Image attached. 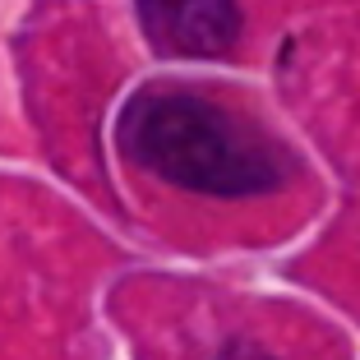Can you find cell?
<instances>
[{"mask_svg":"<svg viewBox=\"0 0 360 360\" xmlns=\"http://www.w3.org/2000/svg\"><path fill=\"white\" fill-rule=\"evenodd\" d=\"M120 143L143 171L180 190L250 199L286 180V153L226 106L176 88L139 93L120 116Z\"/></svg>","mask_w":360,"mask_h":360,"instance_id":"cell-1","label":"cell"},{"mask_svg":"<svg viewBox=\"0 0 360 360\" xmlns=\"http://www.w3.org/2000/svg\"><path fill=\"white\" fill-rule=\"evenodd\" d=\"M148 42L167 56H226L240 32L236 0H134Z\"/></svg>","mask_w":360,"mask_h":360,"instance_id":"cell-2","label":"cell"},{"mask_svg":"<svg viewBox=\"0 0 360 360\" xmlns=\"http://www.w3.org/2000/svg\"><path fill=\"white\" fill-rule=\"evenodd\" d=\"M222 360H268V356H264V351H255V347H231Z\"/></svg>","mask_w":360,"mask_h":360,"instance_id":"cell-3","label":"cell"}]
</instances>
